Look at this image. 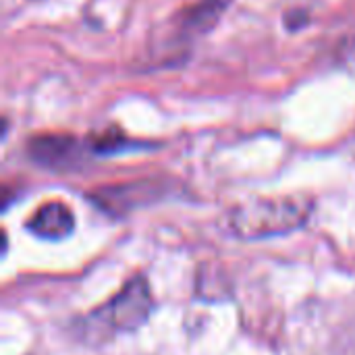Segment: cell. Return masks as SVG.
Instances as JSON below:
<instances>
[{"label":"cell","instance_id":"1","mask_svg":"<svg viewBox=\"0 0 355 355\" xmlns=\"http://www.w3.org/2000/svg\"><path fill=\"white\" fill-rule=\"evenodd\" d=\"M314 212L310 196L252 198L237 204L227 216V229L239 239H264L302 229Z\"/></svg>","mask_w":355,"mask_h":355},{"label":"cell","instance_id":"2","mask_svg":"<svg viewBox=\"0 0 355 355\" xmlns=\"http://www.w3.org/2000/svg\"><path fill=\"white\" fill-rule=\"evenodd\" d=\"M152 293L144 277L131 279L119 295L85 318V333L100 339L139 329L152 312Z\"/></svg>","mask_w":355,"mask_h":355},{"label":"cell","instance_id":"3","mask_svg":"<svg viewBox=\"0 0 355 355\" xmlns=\"http://www.w3.org/2000/svg\"><path fill=\"white\" fill-rule=\"evenodd\" d=\"M27 229L40 239L58 241V239H64L73 233L75 214L67 204H62L58 200L46 202L33 212V216L27 223Z\"/></svg>","mask_w":355,"mask_h":355},{"label":"cell","instance_id":"4","mask_svg":"<svg viewBox=\"0 0 355 355\" xmlns=\"http://www.w3.org/2000/svg\"><path fill=\"white\" fill-rule=\"evenodd\" d=\"M29 156L48 168L69 166L79 156V144L69 135H37L29 141Z\"/></svg>","mask_w":355,"mask_h":355},{"label":"cell","instance_id":"5","mask_svg":"<svg viewBox=\"0 0 355 355\" xmlns=\"http://www.w3.org/2000/svg\"><path fill=\"white\" fill-rule=\"evenodd\" d=\"M231 0H198L196 4L187 6L179 17V33L183 35H202L212 29L220 15L227 10Z\"/></svg>","mask_w":355,"mask_h":355}]
</instances>
